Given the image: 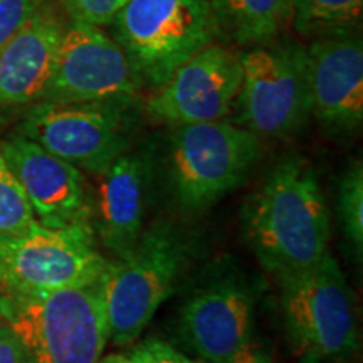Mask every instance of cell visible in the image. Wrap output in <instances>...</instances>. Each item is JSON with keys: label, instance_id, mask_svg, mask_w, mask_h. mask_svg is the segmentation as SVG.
<instances>
[{"label": "cell", "instance_id": "10", "mask_svg": "<svg viewBox=\"0 0 363 363\" xmlns=\"http://www.w3.org/2000/svg\"><path fill=\"white\" fill-rule=\"evenodd\" d=\"M138 86L115 39L99 27L71 22L62 33L51 78L39 101L131 103Z\"/></svg>", "mask_w": 363, "mask_h": 363}, {"label": "cell", "instance_id": "4", "mask_svg": "<svg viewBox=\"0 0 363 363\" xmlns=\"http://www.w3.org/2000/svg\"><path fill=\"white\" fill-rule=\"evenodd\" d=\"M279 279L286 337L299 363H342L358 350L355 299L330 252Z\"/></svg>", "mask_w": 363, "mask_h": 363}, {"label": "cell", "instance_id": "6", "mask_svg": "<svg viewBox=\"0 0 363 363\" xmlns=\"http://www.w3.org/2000/svg\"><path fill=\"white\" fill-rule=\"evenodd\" d=\"M242 81L234 123L257 138H286L311 116L306 48L294 40L252 45L239 52Z\"/></svg>", "mask_w": 363, "mask_h": 363}, {"label": "cell", "instance_id": "19", "mask_svg": "<svg viewBox=\"0 0 363 363\" xmlns=\"http://www.w3.org/2000/svg\"><path fill=\"white\" fill-rule=\"evenodd\" d=\"M35 224L33 206L0 150V238H21Z\"/></svg>", "mask_w": 363, "mask_h": 363}, {"label": "cell", "instance_id": "16", "mask_svg": "<svg viewBox=\"0 0 363 363\" xmlns=\"http://www.w3.org/2000/svg\"><path fill=\"white\" fill-rule=\"evenodd\" d=\"M66 24L49 0L0 52V108L38 103L51 78Z\"/></svg>", "mask_w": 363, "mask_h": 363}, {"label": "cell", "instance_id": "9", "mask_svg": "<svg viewBox=\"0 0 363 363\" xmlns=\"http://www.w3.org/2000/svg\"><path fill=\"white\" fill-rule=\"evenodd\" d=\"M130 103L38 101L22 118L17 133L74 165L101 175L128 152Z\"/></svg>", "mask_w": 363, "mask_h": 363}, {"label": "cell", "instance_id": "13", "mask_svg": "<svg viewBox=\"0 0 363 363\" xmlns=\"http://www.w3.org/2000/svg\"><path fill=\"white\" fill-rule=\"evenodd\" d=\"M256 294L239 276H224L197 289L180 313V330L207 363H230L251 343Z\"/></svg>", "mask_w": 363, "mask_h": 363}, {"label": "cell", "instance_id": "8", "mask_svg": "<svg viewBox=\"0 0 363 363\" xmlns=\"http://www.w3.org/2000/svg\"><path fill=\"white\" fill-rule=\"evenodd\" d=\"M108 262L93 225L35 224L21 238H0V291L43 294L101 278Z\"/></svg>", "mask_w": 363, "mask_h": 363}, {"label": "cell", "instance_id": "21", "mask_svg": "<svg viewBox=\"0 0 363 363\" xmlns=\"http://www.w3.org/2000/svg\"><path fill=\"white\" fill-rule=\"evenodd\" d=\"M71 22L94 27L111 26L128 0H59Z\"/></svg>", "mask_w": 363, "mask_h": 363}, {"label": "cell", "instance_id": "22", "mask_svg": "<svg viewBox=\"0 0 363 363\" xmlns=\"http://www.w3.org/2000/svg\"><path fill=\"white\" fill-rule=\"evenodd\" d=\"M45 0H0V52Z\"/></svg>", "mask_w": 363, "mask_h": 363}, {"label": "cell", "instance_id": "17", "mask_svg": "<svg viewBox=\"0 0 363 363\" xmlns=\"http://www.w3.org/2000/svg\"><path fill=\"white\" fill-rule=\"evenodd\" d=\"M216 38L242 48L278 40L293 24L291 0H211Z\"/></svg>", "mask_w": 363, "mask_h": 363}, {"label": "cell", "instance_id": "14", "mask_svg": "<svg viewBox=\"0 0 363 363\" xmlns=\"http://www.w3.org/2000/svg\"><path fill=\"white\" fill-rule=\"evenodd\" d=\"M311 115L326 128L353 131L363 121V45L352 30H333L306 48Z\"/></svg>", "mask_w": 363, "mask_h": 363}, {"label": "cell", "instance_id": "26", "mask_svg": "<svg viewBox=\"0 0 363 363\" xmlns=\"http://www.w3.org/2000/svg\"><path fill=\"white\" fill-rule=\"evenodd\" d=\"M98 363H131L128 360V357H123V355H108V357H101V360Z\"/></svg>", "mask_w": 363, "mask_h": 363}, {"label": "cell", "instance_id": "18", "mask_svg": "<svg viewBox=\"0 0 363 363\" xmlns=\"http://www.w3.org/2000/svg\"><path fill=\"white\" fill-rule=\"evenodd\" d=\"M293 24L301 34L348 29L362 17L363 0H291Z\"/></svg>", "mask_w": 363, "mask_h": 363}, {"label": "cell", "instance_id": "24", "mask_svg": "<svg viewBox=\"0 0 363 363\" xmlns=\"http://www.w3.org/2000/svg\"><path fill=\"white\" fill-rule=\"evenodd\" d=\"M0 363H34L21 338L0 323Z\"/></svg>", "mask_w": 363, "mask_h": 363}, {"label": "cell", "instance_id": "20", "mask_svg": "<svg viewBox=\"0 0 363 363\" xmlns=\"http://www.w3.org/2000/svg\"><path fill=\"white\" fill-rule=\"evenodd\" d=\"M337 208L345 238L360 257L363 249V167L360 162L353 163L340 180Z\"/></svg>", "mask_w": 363, "mask_h": 363}, {"label": "cell", "instance_id": "2", "mask_svg": "<svg viewBox=\"0 0 363 363\" xmlns=\"http://www.w3.org/2000/svg\"><path fill=\"white\" fill-rule=\"evenodd\" d=\"M0 323L21 338L34 363H98L110 342L104 274L43 294L0 291Z\"/></svg>", "mask_w": 363, "mask_h": 363}, {"label": "cell", "instance_id": "15", "mask_svg": "<svg viewBox=\"0 0 363 363\" xmlns=\"http://www.w3.org/2000/svg\"><path fill=\"white\" fill-rule=\"evenodd\" d=\"M150 184L152 163L140 152H125L99 175L91 225L98 244L115 257L128 252L145 230Z\"/></svg>", "mask_w": 363, "mask_h": 363}, {"label": "cell", "instance_id": "3", "mask_svg": "<svg viewBox=\"0 0 363 363\" xmlns=\"http://www.w3.org/2000/svg\"><path fill=\"white\" fill-rule=\"evenodd\" d=\"M192 259V242L169 222L145 229L136 244L104 272L110 340L131 345L174 293Z\"/></svg>", "mask_w": 363, "mask_h": 363}, {"label": "cell", "instance_id": "11", "mask_svg": "<svg viewBox=\"0 0 363 363\" xmlns=\"http://www.w3.org/2000/svg\"><path fill=\"white\" fill-rule=\"evenodd\" d=\"M240 81L239 52L212 43L153 89L145 110L152 120L175 126L224 120L233 111Z\"/></svg>", "mask_w": 363, "mask_h": 363}, {"label": "cell", "instance_id": "12", "mask_svg": "<svg viewBox=\"0 0 363 363\" xmlns=\"http://www.w3.org/2000/svg\"><path fill=\"white\" fill-rule=\"evenodd\" d=\"M0 150L21 182L39 224L51 229L91 224L94 194L84 172L19 133L2 140Z\"/></svg>", "mask_w": 363, "mask_h": 363}, {"label": "cell", "instance_id": "25", "mask_svg": "<svg viewBox=\"0 0 363 363\" xmlns=\"http://www.w3.org/2000/svg\"><path fill=\"white\" fill-rule=\"evenodd\" d=\"M230 363H278V362H276L266 350H262L261 347H257V345H254L251 342L234 357V360Z\"/></svg>", "mask_w": 363, "mask_h": 363}, {"label": "cell", "instance_id": "23", "mask_svg": "<svg viewBox=\"0 0 363 363\" xmlns=\"http://www.w3.org/2000/svg\"><path fill=\"white\" fill-rule=\"evenodd\" d=\"M128 360L131 363H197L172 345L157 338H148L143 343L136 345Z\"/></svg>", "mask_w": 363, "mask_h": 363}, {"label": "cell", "instance_id": "1", "mask_svg": "<svg viewBox=\"0 0 363 363\" xmlns=\"http://www.w3.org/2000/svg\"><path fill=\"white\" fill-rule=\"evenodd\" d=\"M244 230L262 266L278 278L308 269L328 254L330 211L315 172L288 157L246 206Z\"/></svg>", "mask_w": 363, "mask_h": 363}, {"label": "cell", "instance_id": "7", "mask_svg": "<svg viewBox=\"0 0 363 363\" xmlns=\"http://www.w3.org/2000/svg\"><path fill=\"white\" fill-rule=\"evenodd\" d=\"M259 153L261 138L230 121L175 126L169 150L174 197L185 211H206L246 180Z\"/></svg>", "mask_w": 363, "mask_h": 363}, {"label": "cell", "instance_id": "5", "mask_svg": "<svg viewBox=\"0 0 363 363\" xmlns=\"http://www.w3.org/2000/svg\"><path fill=\"white\" fill-rule=\"evenodd\" d=\"M111 26L138 83L152 89L216 39L211 0H128Z\"/></svg>", "mask_w": 363, "mask_h": 363}]
</instances>
